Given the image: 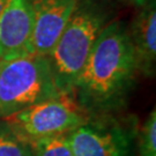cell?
<instances>
[{
	"mask_svg": "<svg viewBox=\"0 0 156 156\" xmlns=\"http://www.w3.org/2000/svg\"><path fill=\"white\" fill-rule=\"evenodd\" d=\"M138 73L128 29L119 21L108 22L75 82L73 96L90 116L117 113Z\"/></svg>",
	"mask_w": 156,
	"mask_h": 156,
	"instance_id": "1",
	"label": "cell"
},
{
	"mask_svg": "<svg viewBox=\"0 0 156 156\" xmlns=\"http://www.w3.org/2000/svg\"><path fill=\"white\" fill-rule=\"evenodd\" d=\"M108 19V12L95 0H79L66 28L48 56L60 93L73 95L75 82Z\"/></svg>",
	"mask_w": 156,
	"mask_h": 156,
	"instance_id": "2",
	"label": "cell"
},
{
	"mask_svg": "<svg viewBox=\"0 0 156 156\" xmlns=\"http://www.w3.org/2000/svg\"><path fill=\"white\" fill-rule=\"evenodd\" d=\"M57 88L48 57L28 55L0 59V118L57 97Z\"/></svg>",
	"mask_w": 156,
	"mask_h": 156,
	"instance_id": "3",
	"label": "cell"
},
{
	"mask_svg": "<svg viewBox=\"0 0 156 156\" xmlns=\"http://www.w3.org/2000/svg\"><path fill=\"white\" fill-rule=\"evenodd\" d=\"M138 129L134 116L93 115L68 139L74 156H135Z\"/></svg>",
	"mask_w": 156,
	"mask_h": 156,
	"instance_id": "4",
	"label": "cell"
},
{
	"mask_svg": "<svg viewBox=\"0 0 156 156\" xmlns=\"http://www.w3.org/2000/svg\"><path fill=\"white\" fill-rule=\"evenodd\" d=\"M90 115L71 94H60L4 118L24 141L69 133L89 119Z\"/></svg>",
	"mask_w": 156,
	"mask_h": 156,
	"instance_id": "5",
	"label": "cell"
},
{
	"mask_svg": "<svg viewBox=\"0 0 156 156\" xmlns=\"http://www.w3.org/2000/svg\"><path fill=\"white\" fill-rule=\"evenodd\" d=\"M34 17L33 55L48 57L62 36L79 0H29Z\"/></svg>",
	"mask_w": 156,
	"mask_h": 156,
	"instance_id": "6",
	"label": "cell"
},
{
	"mask_svg": "<svg viewBox=\"0 0 156 156\" xmlns=\"http://www.w3.org/2000/svg\"><path fill=\"white\" fill-rule=\"evenodd\" d=\"M33 9L29 0H6L0 12V59L33 55Z\"/></svg>",
	"mask_w": 156,
	"mask_h": 156,
	"instance_id": "7",
	"label": "cell"
},
{
	"mask_svg": "<svg viewBox=\"0 0 156 156\" xmlns=\"http://www.w3.org/2000/svg\"><path fill=\"white\" fill-rule=\"evenodd\" d=\"M135 52L138 71L145 76L155 74L156 62V4L151 0L141 8L128 30Z\"/></svg>",
	"mask_w": 156,
	"mask_h": 156,
	"instance_id": "8",
	"label": "cell"
},
{
	"mask_svg": "<svg viewBox=\"0 0 156 156\" xmlns=\"http://www.w3.org/2000/svg\"><path fill=\"white\" fill-rule=\"evenodd\" d=\"M28 145L33 156H74L68 133L30 140Z\"/></svg>",
	"mask_w": 156,
	"mask_h": 156,
	"instance_id": "9",
	"label": "cell"
},
{
	"mask_svg": "<svg viewBox=\"0 0 156 156\" xmlns=\"http://www.w3.org/2000/svg\"><path fill=\"white\" fill-rule=\"evenodd\" d=\"M0 156H33L28 142L4 119L0 120Z\"/></svg>",
	"mask_w": 156,
	"mask_h": 156,
	"instance_id": "10",
	"label": "cell"
},
{
	"mask_svg": "<svg viewBox=\"0 0 156 156\" xmlns=\"http://www.w3.org/2000/svg\"><path fill=\"white\" fill-rule=\"evenodd\" d=\"M138 156H156V110H151L144 125L138 129Z\"/></svg>",
	"mask_w": 156,
	"mask_h": 156,
	"instance_id": "11",
	"label": "cell"
},
{
	"mask_svg": "<svg viewBox=\"0 0 156 156\" xmlns=\"http://www.w3.org/2000/svg\"><path fill=\"white\" fill-rule=\"evenodd\" d=\"M132 2H133L134 5L136 6V7H140V8H142V7H145L146 5H148L149 2H151V0H131Z\"/></svg>",
	"mask_w": 156,
	"mask_h": 156,
	"instance_id": "12",
	"label": "cell"
},
{
	"mask_svg": "<svg viewBox=\"0 0 156 156\" xmlns=\"http://www.w3.org/2000/svg\"><path fill=\"white\" fill-rule=\"evenodd\" d=\"M5 4H6V0H0V12L2 11V8H4Z\"/></svg>",
	"mask_w": 156,
	"mask_h": 156,
	"instance_id": "13",
	"label": "cell"
}]
</instances>
